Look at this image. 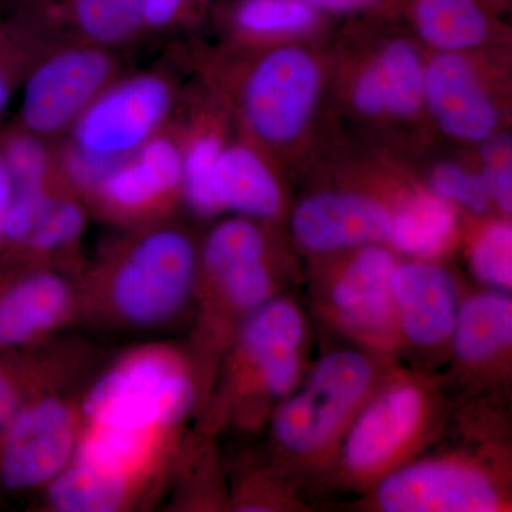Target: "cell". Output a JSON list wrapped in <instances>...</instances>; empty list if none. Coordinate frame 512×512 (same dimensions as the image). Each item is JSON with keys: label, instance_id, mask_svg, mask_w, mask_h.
I'll use <instances>...</instances> for the list:
<instances>
[{"label": "cell", "instance_id": "obj_29", "mask_svg": "<svg viewBox=\"0 0 512 512\" xmlns=\"http://www.w3.org/2000/svg\"><path fill=\"white\" fill-rule=\"evenodd\" d=\"M470 266L483 284L500 291L512 286V228L510 222H491L474 239Z\"/></svg>", "mask_w": 512, "mask_h": 512}, {"label": "cell", "instance_id": "obj_30", "mask_svg": "<svg viewBox=\"0 0 512 512\" xmlns=\"http://www.w3.org/2000/svg\"><path fill=\"white\" fill-rule=\"evenodd\" d=\"M0 158L12 175L16 192L49 188L50 157L40 137L22 130L0 143Z\"/></svg>", "mask_w": 512, "mask_h": 512}, {"label": "cell", "instance_id": "obj_31", "mask_svg": "<svg viewBox=\"0 0 512 512\" xmlns=\"http://www.w3.org/2000/svg\"><path fill=\"white\" fill-rule=\"evenodd\" d=\"M431 192L454 207L483 214L490 208L491 197L483 175L473 174L456 164H440L430 175Z\"/></svg>", "mask_w": 512, "mask_h": 512}, {"label": "cell", "instance_id": "obj_23", "mask_svg": "<svg viewBox=\"0 0 512 512\" xmlns=\"http://www.w3.org/2000/svg\"><path fill=\"white\" fill-rule=\"evenodd\" d=\"M456 234V207L434 192H416L392 212L389 241L414 259L431 261L444 254Z\"/></svg>", "mask_w": 512, "mask_h": 512}, {"label": "cell", "instance_id": "obj_32", "mask_svg": "<svg viewBox=\"0 0 512 512\" xmlns=\"http://www.w3.org/2000/svg\"><path fill=\"white\" fill-rule=\"evenodd\" d=\"M483 151V178L490 192L491 202L510 214L512 210L511 141L508 137H490Z\"/></svg>", "mask_w": 512, "mask_h": 512}, {"label": "cell", "instance_id": "obj_27", "mask_svg": "<svg viewBox=\"0 0 512 512\" xmlns=\"http://www.w3.org/2000/svg\"><path fill=\"white\" fill-rule=\"evenodd\" d=\"M316 15L318 12L301 0H241L234 22L249 35L275 36L312 28Z\"/></svg>", "mask_w": 512, "mask_h": 512}, {"label": "cell", "instance_id": "obj_11", "mask_svg": "<svg viewBox=\"0 0 512 512\" xmlns=\"http://www.w3.org/2000/svg\"><path fill=\"white\" fill-rule=\"evenodd\" d=\"M76 291L60 272L0 265V352L37 348L72 315Z\"/></svg>", "mask_w": 512, "mask_h": 512}, {"label": "cell", "instance_id": "obj_20", "mask_svg": "<svg viewBox=\"0 0 512 512\" xmlns=\"http://www.w3.org/2000/svg\"><path fill=\"white\" fill-rule=\"evenodd\" d=\"M426 67L417 50L396 40L360 74L353 89V104L365 116L409 117L424 104Z\"/></svg>", "mask_w": 512, "mask_h": 512}, {"label": "cell", "instance_id": "obj_21", "mask_svg": "<svg viewBox=\"0 0 512 512\" xmlns=\"http://www.w3.org/2000/svg\"><path fill=\"white\" fill-rule=\"evenodd\" d=\"M215 198L220 211L245 218H272L282 207V192L262 158L245 146L224 148L215 173Z\"/></svg>", "mask_w": 512, "mask_h": 512}, {"label": "cell", "instance_id": "obj_34", "mask_svg": "<svg viewBox=\"0 0 512 512\" xmlns=\"http://www.w3.org/2000/svg\"><path fill=\"white\" fill-rule=\"evenodd\" d=\"M25 40L28 39L9 16L0 18V117L8 109L15 90L18 53L13 49Z\"/></svg>", "mask_w": 512, "mask_h": 512}, {"label": "cell", "instance_id": "obj_6", "mask_svg": "<svg viewBox=\"0 0 512 512\" xmlns=\"http://www.w3.org/2000/svg\"><path fill=\"white\" fill-rule=\"evenodd\" d=\"M173 100V87L163 74H137L109 84L73 124L70 146L121 163L157 136Z\"/></svg>", "mask_w": 512, "mask_h": 512}, {"label": "cell", "instance_id": "obj_19", "mask_svg": "<svg viewBox=\"0 0 512 512\" xmlns=\"http://www.w3.org/2000/svg\"><path fill=\"white\" fill-rule=\"evenodd\" d=\"M84 227L86 212L73 198L49 188L16 192L5 225L2 265L26 264L30 258L72 247Z\"/></svg>", "mask_w": 512, "mask_h": 512}, {"label": "cell", "instance_id": "obj_26", "mask_svg": "<svg viewBox=\"0 0 512 512\" xmlns=\"http://www.w3.org/2000/svg\"><path fill=\"white\" fill-rule=\"evenodd\" d=\"M33 350L0 352V434L26 404L46 393V366Z\"/></svg>", "mask_w": 512, "mask_h": 512}, {"label": "cell", "instance_id": "obj_5", "mask_svg": "<svg viewBox=\"0 0 512 512\" xmlns=\"http://www.w3.org/2000/svg\"><path fill=\"white\" fill-rule=\"evenodd\" d=\"M83 431L80 406L43 393L0 434V493L46 488L72 463Z\"/></svg>", "mask_w": 512, "mask_h": 512}, {"label": "cell", "instance_id": "obj_17", "mask_svg": "<svg viewBox=\"0 0 512 512\" xmlns=\"http://www.w3.org/2000/svg\"><path fill=\"white\" fill-rule=\"evenodd\" d=\"M424 103L441 130L464 141L493 137L498 113L471 63L461 53L440 52L426 67Z\"/></svg>", "mask_w": 512, "mask_h": 512}, {"label": "cell", "instance_id": "obj_1", "mask_svg": "<svg viewBox=\"0 0 512 512\" xmlns=\"http://www.w3.org/2000/svg\"><path fill=\"white\" fill-rule=\"evenodd\" d=\"M197 400L190 367L177 350L147 346L117 360L84 393L83 424L174 433Z\"/></svg>", "mask_w": 512, "mask_h": 512}, {"label": "cell", "instance_id": "obj_25", "mask_svg": "<svg viewBox=\"0 0 512 512\" xmlns=\"http://www.w3.org/2000/svg\"><path fill=\"white\" fill-rule=\"evenodd\" d=\"M47 505L60 512H110L128 507L136 494L72 460L46 487Z\"/></svg>", "mask_w": 512, "mask_h": 512}, {"label": "cell", "instance_id": "obj_33", "mask_svg": "<svg viewBox=\"0 0 512 512\" xmlns=\"http://www.w3.org/2000/svg\"><path fill=\"white\" fill-rule=\"evenodd\" d=\"M120 163L90 156L72 146L63 156V171L74 187L83 191L94 192Z\"/></svg>", "mask_w": 512, "mask_h": 512}, {"label": "cell", "instance_id": "obj_7", "mask_svg": "<svg viewBox=\"0 0 512 512\" xmlns=\"http://www.w3.org/2000/svg\"><path fill=\"white\" fill-rule=\"evenodd\" d=\"M39 60L26 76L20 103L23 130L55 136L76 123L113 79V57L106 47L72 43Z\"/></svg>", "mask_w": 512, "mask_h": 512}, {"label": "cell", "instance_id": "obj_37", "mask_svg": "<svg viewBox=\"0 0 512 512\" xmlns=\"http://www.w3.org/2000/svg\"><path fill=\"white\" fill-rule=\"evenodd\" d=\"M316 12L349 13L370 8L376 0H301Z\"/></svg>", "mask_w": 512, "mask_h": 512}, {"label": "cell", "instance_id": "obj_2", "mask_svg": "<svg viewBox=\"0 0 512 512\" xmlns=\"http://www.w3.org/2000/svg\"><path fill=\"white\" fill-rule=\"evenodd\" d=\"M197 276L191 239L180 229H151L111 264L104 291L107 312L128 328H161L184 311Z\"/></svg>", "mask_w": 512, "mask_h": 512}, {"label": "cell", "instance_id": "obj_8", "mask_svg": "<svg viewBox=\"0 0 512 512\" xmlns=\"http://www.w3.org/2000/svg\"><path fill=\"white\" fill-rule=\"evenodd\" d=\"M375 498L386 512H497L505 507L491 473L461 457L403 464L380 478Z\"/></svg>", "mask_w": 512, "mask_h": 512}, {"label": "cell", "instance_id": "obj_24", "mask_svg": "<svg viewBox=\"0 0 512 512\" xmlns=\"http://www.w3.org/2000/svg\"><path fill=\"white\" fill-rule=\"evenodd\" d=\"M416 25L424 42L440 52L473 49L488 32L477 0H417Z\"/></svg>", "mask_w": 512, "mask_h": 512}, {"label": "cell", "instance_id": "obj_18", "mask_svg": "<svg viewBox=\"0 0 512 512\" xmlns=\"http://www.w3.org/2000/svg\"><path fill=\"white\" fill-rule=\"evenodd\" d=\"M183 151L175 141L154 136L121 161L93 194L117 217H140L163 207L181 187Z\"/></svg>", "mask_w": 512, "mask_h": 512}, {"label": "cell", "instance_id": "obj_13", "mask_svg": "<svg viewBox=\"0 0 512 512\" xmlns=\"http://www.w3.org/2000/svg\"><path fill=\"white\" fill-rule=\"evenodd\" d=\"M9 18L29 39L55 33L72 43L119 46L143 32L146 0H12Z\"/></svg>", "mask_w": 512, "mask_h": 512}, {"label": "cell", "instance_id": "obj_28", "mask_svg": "<svg viewBox=\"0 0 512 512\" xmlns=\"http://www.w3.org/2000/svg\"><path fill=\"white\" fill-rule=\"evenodd\" d=\"M222 146L214 134H202L192 140L183 153V177L181 188L188 205L200 215L220 212L215 198V173L220 161Z\"/></svg>", "mask_w": 512, "mask_h": 512}, {"label": "cell", "instance_id": "obj_36", "mask_svg": "<svg viewBox=\"0 0 512 512\" xmlns=\"http://www.w3.org/2000/svg\"><path fill=\"white\" fill-rule=\"evenodd\" d=\"M16 188L12 175L0 158V255L3 251V237H5V225L8 220L10 208L15 201Z\"/></svg>", "mask_w": 512, "mask_h": 512}, {"label": "cell", "instance_id": "obj_14", "mask_svg": "<svg viewBox=\"0 0 512 512\" xmlns=\"http://www.w3.org/2000/svg\"><path fill=\"white\" fill-rule=\"evenodd\" d=\"M201 268L231 312L248 318L272 299L264 235L248 218H231L212 229L202 248Z\"/></svg>", "mask_w": 512, "mask_h": 512}, {"label": "cell", "instance_id": "obj_3", "mask_svg": "<svg viewBox=\"0 0 512 512\" xmlns=\"http://www.w3.org/2000/svg\"><path fill=\"white\" fill-rule=\"evenodd\" d=\"M375 384V366L363 353L336 350L323 356L302 389L285 397L276 410V443L299 458L326 453L345 436Z\"/></svg>", "mask_w": 512, "mask_h": 512}, {"label": "cell", "instance_id": "obj_4", "mask_svg": "<svg viewBox=\"0 0 512 512\" xmlns=\"http://www.w3.org/2000/svg\"><path fill=\"white\" fill-rule=\"evenodd\" d=\"M427 383L396 377L370 394L345 433L342 466L357 483H375L402 466L433 423Z\"/></svg>", "mask_w": 512, "mask_h": 512}, {"label": "cell", "instance_id": "obj_15", "mask_svg": "<svg viewBox=\"0 0 512 512\" xmlns=\"http://www.w3.org/2000/svg\"><path fill=\"white\" fill-rule=\"evenodd\" d=\"M392 211L353 192H322L305 198L292 217L298 244L316 254L389 241Z\"/></svg>", "mask_w": 512, "mask_h": 512}, {"label": "cell", "instance_id": "obj_9", "mask_svg": "<svg viewBox=\"0 0 512 512\" xmlns=\"http://www.w3.org/2000/svg\"><path fill=\"white\" fill-rule=\"evenodd\" d=\"M320 72L299 47L266 55L249 74L244 111L249 126L266 143L285 144L301 136L318 101Z\"/></svg>", "mask_w": 512, "mask_h": 512}, {"label": "cell", "instance_id": "obj_12", "mask_svg": "<svg viewBox=\"0 0 512 512\" xmlns=\"http://www.w3.org/2000/svg\"><path fill=\"white\" fill-rule=\"evenodd\" d=\"M305 320L295 303L269 299L252 312L238 336V355L256 389L285 399L301 382Z\"/></svg>", "mask_w": 512, "mask_h": 512}, {"label": "cell", "instance_id": "obj_16", "mask_svg": "<svg viewBox=\"0 0 512 512\" xmlns=\"http://www.w3.org/2000/svg\"><path fill=\"white\" fill-rule=\"evenodd\" d=\"M392 293L400 338L416 348H439L451 340L458 292L453 276L431 261L397 264Z\"/></svg>", "mask_w": 512, "mask_h": 512}, {"label": "cell", "instance_id": "obj_22", "mask_svg": "<svg viewBox=\"0 0 512 512\" xmlns=\"http://www.w3.org/2000/svg\"><path fill=\"white\" fill-rule=\"evenodd\" d=\"M461 363L484 367L504 356L512 343V301L507 291H488L460 303L453 335Z\"/></svg>", "mask_w": 512, "mask_h": 512}, {"label": "cell", "instance_id": "obj_10", "mask_svg": "<svg viewBox=\"0 0 512 512\" xmlns=\"http://www.w3.org/2000/svg\"><path fill=\"white\" fill-rule=\"evenodd\" d=\"M397 262L380 244L360 248L329 288L339 328L367 348L390 352L399 343L392 276Z\"/></svg>", "mask_w": 512, "mask_h": 512}, {"label": "cell", "instance_id": "obj_35", "mask_svg": "<svg viewBox=\"0 0 512 512\" xmlns=\"http://www.w3.org/2000/svg\"><path fill=\"white\" fill-rule=\"evenodd\" d=\"M200 0H146L143 9V32H163L173 28L197 6Z\"/></svg>", "mask_w": 512, "mask_h": 512}]
</instances>
